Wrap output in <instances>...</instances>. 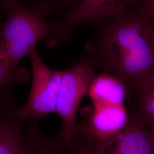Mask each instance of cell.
<instances>
[{
  "label": "cell",
  "instance_id": "1",
  "mask_svg": "<svg viewBox=\"0 0 154 154\" xmlns=\"http://www.w3.org/2000/svg\"><path fill=\"white\" fill-rule=\"evenodd\" d=\"M95 35L86 45L95 68L117 77L127 95L154 73V24L138 9L94 23Z\"/></svg>",
  "mask_w": 154,
  "mask_h": 154
},
{
  "label": "cell",
  "instance_id": "2",
  "mask_svg": "<svg viewBox=\"0 0 154 154\" xmlns=\"http://www.w3.org/2000/svg\"><path fill=\"white\" fill-rule=\"evenodd\" d=\"M1 7L6 19L0 30V52L12 69L18 68L39 42L53 38L61 30V21L49 20L48 16L52 12L41 1L25 6L18 0H1Z\"/></svg>",
  "mask_w": 154,
  "mask_h": 154
},
{
  "label": "cell",
  "instance_id": "3",
  "mask_svg": "<svg viewBox=\"0 0 154 154\" xmlns=\"http://www.w3.org/2000/svg\"><path fill=\"white\" fill-rule=\"evenodd\" d=\"M95 67L87 56L63 70L57 106V113L62 119V127L57 137L65 151H69L79 136L76 122L77 110L83 96L95 75Z\"/></svg>",
  "mask_w": 154,
  "mask_h": 154
},
{
  "label": "cell",
  "instance_id": "4",
  "mask_svg": "<svg viewBox=\"0 0 154 154\" xmlns=\"http://www.w3.org/2000/svg\"><path fill=\"white\" fill-rule=\"evenodd\" d=\"M28 57L32 69L31 90L26 101L17 107L16 114L26 122H37L49 114L57 112L63 70L51 69L35 50Z\"/></svg>",
  "mask_w": 154,
  "mask_h": 154
},
{
  "label": "cell",
  "instance_id": "5",
  "mask_svg": "<svg viewBox=\"0 0 154 154\" xmlns=\"http://www.w3.org/2000/svg\"><path fill=\"white\" fill-rule=\"evenodd\" d=\"M142 0H82L64 13L60 31L46 41L49 47L69 41L73 30L81 23H94L136 9Z\"/></svg>",
  "mask_w": 154,
  "mask_h": 154
},
{
  "label": "cell",
  "instance_id": "6",
  "mask_svg": "<svg viewBox=\"0 0 154 154\" xmlns=\"http://www.w3.org/2000/svg\"><path fill=\"white\" fill-rule=\"evenodd\" d=\"M86 140L94 154H154V131L130 118L127 126L114 137Z\"/></svg>",
  "mask_w": 154,
  "mask_h": 154
},
{
  "label": "cell",
  "instance_id": "7",
  "mask_svg": "<svg viewBox=\"0 0 154 154\" xmlns=\"http://www.w3.org/2000/svg\"><path fill=\"white\" fill-rule=\"evenodd\" d=\"M0 154H34L33 146L25 134L26 122L16 114L14 98L9 88L0 93Z\"/></svg>",
  "mask_w": 154,
  "mask_h": 154
},
{
  "label": "cell",
  "instance_id": "8",
  "mask_svg": "<svg viewBox=\"0 0 154 154\" xmlns=\"http://www.w3.org/2000/svg\"><path fill=\"white\" fill-rule=\"evenodd\" d=\"M90 110L83 124L78 126L79 134L88 140L111 138L122 131L130 120L125 105H93Z\"/></svg>",
  "mask_w": 154,
  "mask_h": 154
},
{
  "label": "cell",
  "instance_id": "9",
  "mask_svg": "<svg viewBox=\"0 0 154 154\" xmlns=\"http://www.w3.org/2000/svg\"><path fill=\"white\" fill-rule=\"evenodd\" d=\"M127 97L130 118L154 131V73L144 78Z\"/></svg>",
  "mask_w": 154,
  "mask_h": 154
},
{
  "label": "cell",
  "instance_id": "10",
  "mask_svg": "<svg viewBox=\"0 0 154 154\" xmlns=\"http://www.w3.org/2000/svg\"><path fill=\"white\" fill-rule=\"evenodd\" d=\"M87 94L93 105H125L127 88L117 77L103 72L95 74L88 86Z\"/></svg>",
  "mask_w": 154,
  "mask_h": 154
},
{
  "label": "cell",
  "instance_id": "11",
  "mask_svg": "<svg viewBox=\"0 0 154 154\" xmlns=\"http://www.w3.org/2000/svg\"><path fill=\"white\" fill-rule=\"evenodd\" d=\"M26 137L33 146L34 154H63L65 151L57 137H48L41 132L37 122L29 121Z\"/></svg>",
  "mask_w": 154,
  "mask_h": 154
},
{
  "label": "cell",
  "instance_id": "12",
  "mask_svg": "<svg viewBox=\"0 0 154 154\" xmlns=\"http://www.w3.org/2000/svg\"><path fill=\"white\" fill-rule=\"evenodd\" d=\"M28 70L21 66L12 69L8 66L0 52V93L9 88L29 82Z\"/></svg>",
  "mask_w": 154,
  "mask_h": 154
},
{
  "label": "cell",
  "instance_id": "13",
  "mask_svg": "<svg viewBox=\"0 0 154 154\" xmlns=\"http://www.w3.org/2000/svg\"><path fill=\"white\" fill-rule=\"evenodd\" d=\"M44 2L52 12L62 11L64 13L78 5L82 0H38Z\"/></svg>",
  "mask_w": 154,
  "mask_h": 154
},
{
  "label": "cell",
  "instance_id": "14",
  "mask_svg": "<svg viewBox=\"0 0 154 154\" xmlns=\"http://www.w3.org/2000/svg\"><path fill=\"white\" fill-rule=\"evenodd\" d=\"M67 152V154H94L88 142L79 134L75 143Z\"/></svg>",
  "mask_w": 154,
  "mask_h": 154
},
{
  "label": "cell",
  "instance_id": "15",
  "mask_svg": "<svg viewBox=\"0 0 154 154\" xmlns=\"http://www.w3.org/2000/svg\"><path fill=\"white\" fill-rule=\"evenodd\" d=\"M151 21L154 22V0H142L136 8Z\"/></svg>",
  "mask_w": 154,
  "mask_h": 154
},
{
  "label": "cell",
  "instance_id": "16",
  "mask_svg": "<svg viewBox=\"0 0 154 154\" xmlns=\"http://www.w3.org/2000/svg\"><path fill=\"white\" fill-rule=\"evenodd\" d=\"M2 108H1V107L0 106V116H1V114H2Z\"/></svg>",
  "mask_w": 154,
  "mask_h": 154
},
{
  "label": "cell",
  "instance_id": "17",
  "mask_svg": "<svg viewBox=\"0 0 154 154\" xmlns=\"http://www.w3.org/2000/svg\"><path fill=\"white\" fill-rule=\"evenodd\" d=\"M0 9H1V1H0Z\"/></svg>",
  "mask_w": 154,
  "mask_h": 154
},
{
  "label": "cell",
  "instance_id": "18",
  "mask_svg": "<svg viewBox=\"0 0 154 154\" xmlns=\"http://www.w3.org/2000/svg\"><path fill=\"white\" fill-rule=\"evenodd\" d=\"M1 23H0V30H1Z\"/></svg>",
  "mask_w": 154,
  "mask_h": 154
},
{
  "label": "cell",
  "instance_id": "19",
  "mask_svg": "<svg viewBox=\"0 0 154 154\" xmlns=\"http://www.w3.org/2000/svg\"><path fill=\"white\" fill-rule=\"evenodd\" d=\"M153 22V23H154V22Z\"/></svg>",
  "mask_w": 154,
  "mask_h": 154
},
{
  "label": "cell",
  "instance_id": "20",
  "mask_svg": "<svg viewBox=\"0 0 154 154\" xmlns=\"http://www.w3.org/2000/svg\"></svg>",
  "mask_w": 154,
  "mask_h": 154
}]
</instances>
